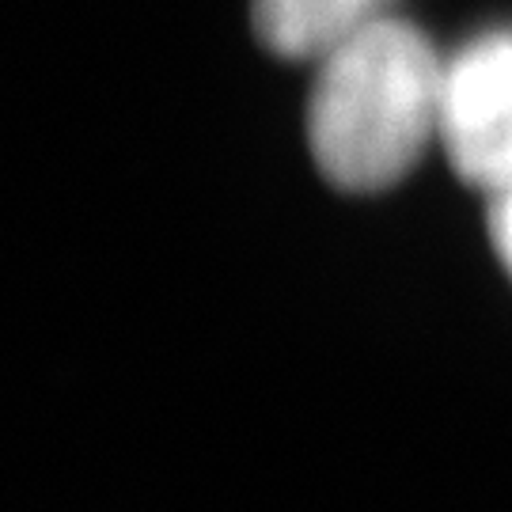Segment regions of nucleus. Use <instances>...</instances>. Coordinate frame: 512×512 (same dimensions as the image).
<instances>
[{
	"instance_id": "nucleus-1",
	"label": "nucleus",
	"mask_w": 512,
	"mask_h": 512,
	"mask_svg": "<svg viewBox=\"0 0 512 512\" xmlns=\"http://www.w3.org/2000/svg\"><path fill=\"white\" fill-rule=\"evenodd\" d=\"M440 80L437 50L403 19H372L319 57L308 145L323 179L349 194L399 183L437 137Z\"/></svg>"
},
{
	"instance_id": "nucleus-2",
	"label": "nucleus",
	"mask_w": 512,
	"mask_h": 512,
	"mask_svg": "<svg viewBox=\"0 0 512 512\" xmlns=\"http://www.w3.org/2000/svg\"><path fill=\"white\" fill-rule=\"evenodd\" d=\"M437 137L467 186L490 198L512 186V31L475 38L444 65Z\"/></svg>"
},
{
	"instance_id": "nucleus-3",
	"label": "nucleus",
	"mask_w": 512,
	"mask_h": 512,
	"mask_svg": "<svg viewBox=\"0 0 512 512\" xmlns=\"http://www.w3.org/2000/svg\"><path fill=\"white\" fill-rule=\"evenodd\" d=\"M387 0H251L255 38L277 57H327L372 19Z\"/></svg>"
},
{
	"instance_id": "nucleus-4",
	"label": "nucleus",
	"mask_w": 512,
	"mask_h": 512,
	"mask_svg": "<svg viewBox=\"0 0 512 512\" xmlns=\"http://www.w3.org/2000/svg\"><path fill=\"white\" fill-rule=\"evenodd\" d=\"M490 239H494V251L501 258V266L512 277V186L494 194V205H490Z\"/></svg>"
}]
</instances>
